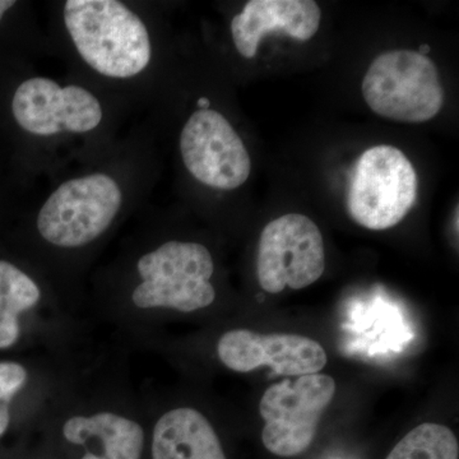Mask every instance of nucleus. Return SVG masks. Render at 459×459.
<instances>
[{
    "label": "nucleus",
    "instance_id": "1",
    "mask_svg": "<svg viewBox=\"0 0 459 459\" xmlns=\"http://www.w3.org/2000/svg\"><path fill=\"white\" fill-rule=\"evenodd\" d=\"M65 22L84 62L105 77H134L150 65L146 25L123 3L68 0Z\"/></svg>",
    "mask_w": 459,
    "mask_h": 459
},
{
    "label": "nucleus",
    "instance_id": "2",
    "mask_svg": "<svg viewBox=\"0 0 459 459\" xmlns=\"http://www.w3.org/2000/svg\"><path fill=\"white\" fill-rule=\"evenodd\" d=\"M137 272L141 282L133 289L131 301L141 313H195L216 300V290L211 283L213 258L202 244L168 241L141 256Z\"/></svg>",
    "mask_w": 459,
    "mask_h": 459
},
{
    "label": "nucleus",
    "instance_id": "3",
    "mask_svg": "<svg viewBox=\"0 0 459 459\" xmlns=\"http://www.w3.org/2000/svg\"><path fill=\"white\" fill-rule=\"evenodd\" d=\"M361 91L374 113L394 122H429L444 104L437 65L419 51L380 54L368 69Z\"/></svg>",
    "mask_w": 459,
    "mask_h": 459
},
{
    "label": "nucleus",
    "instance_id": "4",
    "mask_svg": "<svg viewBox=\"0 0 459 459\" xmlns=\"http://www.w3.org/2000/svg\"><path fill=\"white\" fill-rule=\"evenodd\" d=\"M418 197V175L401 150L370 147L356 162L347 193L350 216L362 228L382 231L398 225Z\"/></svg>",
    "mask_w": 459,
    "mask_h": 459
},
{
    "label": "nucleus",
    "instance_id": "5",
    "mask_svg": "<svg viewBox=\"0 0 459 459\" xmlns=\"http://www.w3.org/2000/svg\"><path fill=\"white\" fill-rule=\"evenodd\" d=\"M122 202V190L108 175L66 181L42 205L39 232L51 246L66 249L89 246L110 228Z\"/></svg>",
    "mask_w": 459,
    "mask_h": 459
},
{
    "label": "nucleus",
    "instance_id": "6",
    "mask_svg": "<svg viewBox=\"0 0 459 459\" xmlns=\"http://www.w3.org/2000/svg\"><path fill=\"white\" fill-rule=\"evenodd\" d=\"M336 394V382L325 374H307L295 382L271 385L259 403L265 425L262 442L272 455L296 457L309 449L323 413Z\"/></svg>",
    "mask_w": 459,
    "mask_h": 459
},
{
    "label": "nucleus",
    "instance_id": "7",
    "mask_svg": "<svg viewBox=\"0 0 459 459\" xmlns=\"http://www.w3.org/2000/svg\"><path fill=\"white\" fill-rule=\"evenodd\" d=\"M325 270V243L316 223L304 214L273 220L259 238L256 276L265 292L313 285Z\"/></svg>",
    "mask_w": 459,
    "mask_h": 459
},
{
    "label": "nucleus",
    "instance_id": "8",
    "mask_svg": "<svg viewBox=\"0 0 459 459\" xmlns=\"http://www.w3.org/2000/svg\"><path fill=\"white\" fill-rule=\"evenodd\" d=\"M180 151L190 174L211 188L237 189L252 170L243 141L228 119L211 108L189 117L181 132Z\"/></svg>",
    "mask_w": 459,
    "mask_h": 459
},
{
    "label": "nucleus",
    "instance_id": "9",
    "mask_svg": "<svg viewBox=\"0 0 459 459\" xmlns=\"http://www.w3.org/2000/svg\"><path fill=\"white\" fill-rule=\"evenodd\" d=\"M12 111L21 128L36 135L86 133L98 128L102 120L101 104L90 91L60 87L42 77L27 80L18 87Z\"/></svg>",
    "mask_w": 459,
    "mask_h": 459
},
{
    "label": "nucleus",
    "instance_id": "10",
    "mask_svg": "<svg viewBox=\"0 0 459 459\" xmlns=\"http://www.w3.org/2000/svg\"><path fill=\"white\" fill-rule=\"evenodd\" d=\"M217 356L228 369L250 373L268 367L277 376L318 374L327 365L322 344L291 333L262 334L249 329H232L217 342Z\"/></svg>",
    "mask_w": 459,
    "mask_h": 459
},
{
    "label": "nucleus",
    "instance_id": "11",
    "mask_svg": "<svg viewBox=\"0 0 459 459\" xmlns=\"http://www.w3.org/2000/svg\"><path fill=\"white\" fill-rule=\"evenodd\" d=\"M322 12L313 0H250L232 18L231 33L241 56L253 59L267 33L283 31L298 41L318 32Z\"/></svg>",
    "mask_w": 459,
    "mask_h": 459
},
{
    "label": "nucleus",
    "instance_id": "12",
    "mask_svg": "<svg viewBox=\"0 0 459 459\" xmlns=\"http://www.w3.org/2000/svg\"><path fill=\"white\" fill-rule=\"evenodd\" d=\"M62 437L80 451L78 459H143L147 446L141 422L111 410L69 416Z\"/></svg>",
    "mask_w": 459,
    "mask_h": 459
},
{
    "label": "nucleus",
    "instance_id": "13",
    "mask_svg": "<svg viewBox=\"0 0 459 459\" xmlns=\"http://www.w3.org/2000/svg\"><path fill=\"white\" fill-rule=\"evenodd\" d=\"M150 455L151 459H228L212 424L192 407H177L157 419Z\"/></svg>",
    "mask_w": 459,
    "mask_h": 459
},
{
    "label": "nucleus",
    "instance_id": "14",
    "mask_svg": "<svg viewBox=\"0 0 459 459\" xmlns=\"http://www.w3.org/2000/svg\"><path fill=\"white\" fill-rule=\"evenodd\" d=\"M40 287L16 265L0 261V350L14 346L22 333L21 316L40 304Z\"/></svg>",
    "mask_w": 459,
    "mask_h": 459
},
{
    "label": "nucleus",
    "instance_id": "15",
    "mask_svg": "<svg viewBox=\"0 0 459 459\" xmlns=\"http://www.w3.org/2000/svg\"><path fill=\"white\" fill-rule=\"evenodd\" d=\"M459 444L446 425L425 422L395 444L385 459H458Z\"/></svg>",
    "mask_w": 459,
    "mask_h": 459
},
{
    "label": "nucleus",
    "instance_id": "16",
    "mask_svg": "<svg viewBox=\"0 0 459 459\" xmlns=\"http://www.w3.org/2000/svg\"><path fill=\"white\" fill-rule=\"evenodd\" d=\"M29 371L20 362H0V403L9 404L27 385Z\"/></svg>",
    "mask_w": 459,
    "mask_h": 459
},
{
    "label": "nucleus",
    "instance_id": "17",
    "mask_svg": "<svg viewBox=\"0 0 459 459\" xmlns=\"http://www.w3.org/2000/svg\"><path fill=\"white\" fill-rule=\"evenodd\" d=\"M9 424H11V406L0 403V437L7 433Z\"/></svg>",
    "mask_w": 459,
    "mask_h": 459
},
{
    "label": "nucleus",
    "instance_id": "18",
    "mask_svg": "<svg viewBox=\"0 0 459 459\" xmlns=\"http://www.w3.org/2000/svg\"><path fill=\"white\" fill-rule=\"evenodd\" d=\"M14 4H16V2H12V0H0V21H2L5 12L13 7Z\"/></svg>",
    "mask_w": 459,
    "mask_h": 459
},
{
    "label": "nucleus",
    "instance_id": "19",
    "mask_svg": "<svg viewBox=\"0 0 459 459\" xmlns=\"http://www.w3.org/2000/svg\"><path fill=\"white\" fill-rule=\"evenodd\" d=\"M198 107L201 108V110H207V108L211 107L210 100L207 98L199 99Z\"/></svg>",
    "mask_w": 459,
    "mask_h": 459
}]
</instances>
